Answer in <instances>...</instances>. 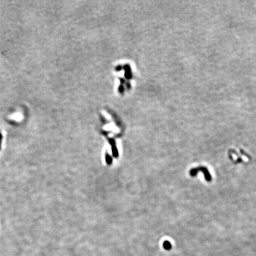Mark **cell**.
<instances>
[{
    "label": "cell",
    "mask_w": 256,
    "mask_h": 256,
    "mask_svg": "<svg viewBox=\"0 0 256 256\" xmlns=\"http://www.w3.org/2000/svg\"><path fill=\"white\" fill-rule=\"evenodd\" d=\"M163 246H164V248L165 250H170V249L171 248V243H170V242L167 241L164 242V244H163Z\"/></svg>",
    "instance_id": "1"
}]
</instances>
